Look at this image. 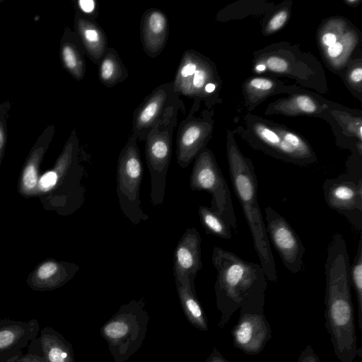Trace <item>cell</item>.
<instances>
[{
  "label": "cell",
  "mask_w": 362,
  "mask_h": 362,
  "mask_svg": "<svg viewBox=\"0 0 362 362\" xmlns=\"http://www.w3.org/2000/svg\"><path fill=\"white\" fill-rule=\"evenodd\" d=\"M265 228L270 243L278 252L285 267L297 274L303 267L305 252L301 240L286 219L271 206L264 209Z\"/></svg>",
  "instance_id": "5bb4252c"
},
{
  "label": "cell",
  "mask_w": 362,
  "mask_h": 362,
  "mask_svg": "<svg viewBox=\"0 0 362 362\" xmlns=\"http://www.w3.org/2000/svg\"><path fill=\"white\" fill-rule=\"evenodd\" d=\"M280 86H284L269 78L252 77L246 80L243 93L248 108L255 107L269 95L278 93Z\"/></svg>",
  "instance_id": "484cf974"
},
{
  "label": "cell",
  "mask_w": 362,
  "mask_h": 362,
  "mask_svg": "<svg viewBox=\"0 0 362 362\" xmlns=\"http://www.w3.org/2000/svg\"><path fill=\"white\" fill-rule=\"evenodd\" d=\"M137 138L132 134L121 150L117 166V194L122 212L134 225L148 219L141 208L140 187L143 177Z\"/></svg>",
  "instance_id": "52a82bcc"
},
{
  "label": "cell",
  "mask_w": 362,
  "mask_h": 362,
  "mask_svg": "<svg viewBox=\"0 0 362 362\" xmlns=\"http://www.w3.org/2000/svg\"><path fill=\"white\" fill-rule=\"evenodd\" d=\"M198 214L202 226L209 235L229 240L232 237L229 225L210 207L200 206Z\"/></svg>",
  "instance_id": "83f0119b"
},
{
  "label": "cell",
  "mask_w": 362,
  "mask_h": 362,
  "mask_svg": "<svg viewBox=\"0 0 362 362\" xmlns=\"http://www.w3.org/2000/svg\"><path fill=\"white\" fill-rule=\"evenodd\" d=\"M250 129L251 133L245 137L248 144L272 157L303 167L317 161L309 144L284 127L260 118L255 119Z\"/></svg>",
  "instance_id": "5b68a950"
},
{
  "label": "cell",
  "mask_w": 362,
  "mask_h": 362,
  "mask_svg": "<svg viewBox=\"0 0 362 362\" xmlns=\"http://www.w3.org/2000/svg\"><path fill=\"white\" fill-rule=\"evenodd\" d=\"M180 95L174 90L172 81L162 83L148 94L136 108L132 117V134L145 141L149 132L156 127L174 107L185 106Z\"/></svg>",
  "instance_id": "4fadbf2b"
},
{
  "label": "cell",
  "mask_w": 362,
  "mask_h": 362,
  "mask_svg": "<svg viewBox=\"0 0 362 362\" xmlns=\"http://www.w3.org/2000/svg\"><path fill=\"white\" fill-rule=\"evenodd\" d=\"M138 302L124 305L102 328V334L107 341L115 356L128 357L139 346L143 339L146 321L145 313Z\"/></svg>",
  "instance_id": "30bf717a"
},
{
  "label": "cell",
  "mask_w": 362,
  "mask_h": 362,
  "mask_svg": "<svg viewBox=\"0 0 362 362\" xmlns=\"http://www.w3.org/2000/svg\"><path fill=\"white\" fill-rule=\"evenodd\" d=\"M169 21L165 13L156 8L146 9L140 21V38L144 52L158 57L165 48L168 36Z\"/></svg>",
  "instance_id": "ac0fdd59"
},
{
  "label": "cell",
  "mask_w": 362,
  "mask_h": 362,
  "mask_svg": "<svg viewBox=\"0 0 362 362\" xmlns=\"http://www.w3.org/2000/svg\"><path fill=\"white\" fill-rule=\"evenodd\" d=\"M174 90L180 95L194 99L200 104L204 101L207 107L211 106L205 92L211 83H219V78L214 63L196 50H186L172 81Z\"/></svg>",
  "instance_id": "9c48e42d"
},
{
  "label": "cell",
  "mask_w": 362,
  "mask_h": 362,
  "mask_svg": "<svg viewBox=\"0 0 362 362\" xmlns=\"http://www.w3.org/2000/svg\"><path fill=\"white\" fill-rule=\"evenodd\" d=\"M75 27L85 54L92 62L98 64L109 47L105 32L95 18L81 11L76 14Z\"/></svg>",
  "instance_id": "d6986e66"
},
{
  "label": "cell",
  "mask_w": 362,
  "mask_h": 362,
  "mask_svg": "<svg viewBox=\"0 0 362 362\" xmlns=\"http://www.w3.org/2000/svg\"><path fill=\"white\" fill-rule=\"evenodd\" d=\"M226 153L233 192L249 227L259 265L267 279L276 283L278 276L275 261L257 201L258 182L255 167L251 160L241 153L233 134L229 132L227 134Z\"/></svg>",
  "instance_id": "3957f363"
},
{
  "label": "cell",
  "mask_w": 362,
  "mask_h": 362,
  "mask_svg": "<svg viewBox=\"0 0 362 362\" xmlns=\"http://www.w3.org/2000/svg\"><path fill=\"white\" fill-rule=\"evenodd\" d=\"M350 279L357 303L358 326L362 329V240L358 244L356 254L351 266H350Z\"/></svg>",
  "instance_id": "f1b7e54d"
},
{
  "label": "cell",
  "mask_w": 362,
  "mask_h": 362,
  "mask_svg": "<svg viewBox=\"0 0 362 362\" xmlns=\"http://www.w3.org/2000/svg\"><path fill=\"white\" fill-rule=\"evenodd\" d=\"M78 154V140L74 132L53 169L40 179L38 198L45 210L65 216L83 204L86 189L82 180L85 170Z\"/></svg>",
  "instance_id": "277c9868"
},
{
  "label": "cell",
  "mask_w": 362,
  "mask_h": 362,
  "mask_svg": "<svg viewBox=\"0 0 362 362\" xmlns=\"http://www.w3.org/2000/svg\"><path fill=\"white\" fill-rule=\"evenodd\" d=\"M297 362H322L318 356L314 351L310 345L306 347L300 353Z\"/></svg>",
  "instance_id": "1f68e13d"
},
{
  "label": "cell",
  "mask_w": 362,
  "mask_h": 362,
  "mask_svg": "<svg viewBox=\"0 0 362 362\" xmlns=\"http://www.w3.org/2000/svg\"><path fill=\"white\" fill-rule=\"evenodd\" d=\"M199 110L192 105L187 117L179 124L176 136L177 163L182 168H187L206 148L214 127L211 112L204 110L199 117Z\"/></svg>",
  "instance_id": "9a60e30c"
},
{
  "label": "cell",
  "mask_w": 362,
  "mask_h": 362,
  "mask_svg": "<svg viewBox=\"0 0 362 362\" xmlns=\"http://www.w3.org/2000/svg\"><path fill=\"white\" fill-rule=\"evenodd\" d=\"M65 40L61 48L62 62L69 73L81 81L86 71L83 48L77 35L70 33Z\"/></svg>",
  "instance_id": "d4e9b609"
},
{
  "label": "cell",
  "mask_w": 362,
  "mask_h": 362,
  "mask_svg": "<svg viewBox=\"0 0 362 362\" xmlns=\"http://www.w3.org/2000/svg\"><path fill=\"white\" fill-rule=\"evenodd\" d=\"M48 143L37 144L30 152L19 176L17 190L25 198L38 197L40 165Z\"/></svg>",
  "instance_id": "ffe728a7"
},
{
  "label": "cell",
  "mask_w": 362,
  "mask_h": 362,
  "mask_svg": "<svg viewBox=\"0 0 362 362\" xmlns=\"http://www.w3.org/2000/svg\"><path fill=\"white\" fill-rule=\"evenodd\" d=\"M265 301L240 308V316L231 330L233 346L250 356L262 352L272 336V328L264 314Z\"/></svg>",
  "instance_id": "7c38bea8"
},
{
  "label": "cell",
  "mask_w": 362,
  "mask_h": 362,
  "mask_svg": "<svg viewBox=\"0 0 362 362\" xmlns=\"http://www.w3.org/2000/svg\"><path fill=\"white\" fill-rule=\"evenodd\" d=\"M179 112L185 113V106L173 107L144 141L146 164L151 176L150 198L153 206H159L163 202L172 158L173 135Z\"/></svg>",
  "instance_id": "8992f818"
},
{
  "label": "cell",
  "mask_w": 362,
  "mask_h": 362,
  "mask_svg": "<svg viewBox=\"0 0 362 362\" xmlns=\"http://www.w3.org/2000/svg\"><path fill=\"white\" fill-rule=\"evenodd\" d=\"M323 105L313 96L306 94H295L281 98L268 107L271 114L286 115H314L320 113Z\"/></svg>",
  "instance_id": "603a6c76"
},
{
  "label": "cell",
  "mask_w": 362,
  "mask_h": 362,
  "mask_svg": "<svg viewBox=\"0 0 362 362\" xmlns=\"http://www.w3.org/2000/svg\"><path fill=\"white\" fill-rule=\"evenodd\" d=\"M27 362H37V361H27Z\"/></svg>",
  "instance_id": "e575fe53"
},
{
  "label": "cell",
  "mask_w": 362,
  "mask_h": 362,
  "mask_svg": "<svg viewBox=\"0 0 362 362\" xmlns=\"http://www.w3.org/2000/svg\"><path fill=\"white\" fill-rule=\"evenodd\" d=\"M288 13L287 8H282L276 12L271 18L266 26V34H272L281 28L288 18Z\"/></svg>",
  "instance_id": "f546056e"
},
{
  "label": "cell",
  "mask_w": 362,
  "mask_h": 362,
  "mask_svg": "<svg viewBox=\"0 0 362 362\" xmlns=\"http://www.w3.org/2000/svg\"><path fill=\"white\" fill-rule=\"evenodd\" d=\"M327 205L341 214L356 230H362V179L343 173L322 185Z\"/></svg>",
  "instance_id": "8fae6325"
},
{
  "label": "cell",
  "mask_w": 362,
  "mask_h": 362,
  "mask_svg": "<svg viewBox=\"0 0 362 362\" xmlns=\"http://www.w3.org/2000/svg\"><path fill=\"white\" fill-rule=\"evenodd\" d=\"M40 343L46 362H74L69 347L55 334L42 332Z\"/></svg>",
  "instance_id": "4316f807"
},
{
  "label": "cell",
  "mask_w": 362,
  "mask_h": 362,
  "mask_svg": "<svg viewBox=\"0 0 362 362\" xmlns=\"http://www.w3.org/2000/svg\"><path fill=\"white\" fill-rule=\"evenodd\" d=\"M197 275L191 274L185 284L175 281L178 297L189 321L197 328L206 331L207 321L196 296L194 280Z\"/></svg>",
  "instance_id": "44dd1931"
},
{
  "label": "cell",
  "mask_w": 362,
  "mask_h": 362,
  "mask_svg": "<svg viewBox=\"0 0 362 362\" xmlns=\"http://www.w3.org/2000/svg\"><path fill=\"white\" fill-rule=\"evenodd\" d=\"M201 236L194 228L185 231L173 254V275L175 281L185 284L191 274L197 275L203 267L201 257Z\"/></svg>",
  "instance_id": "2e32d148"
},
{
  "label": "cell",
  "mask_w": 362,
  "mask_h": 362,
  "mask_svg": "<svg viewBox=\"0 0 362 362\" xmlns=\"http://www.w3.org/2000/svg\"><path fill=\"white\" fill-rule=\"evenodd\" d=\"M350 266L346 240L341 234L335 233L327 246L325 266V317L339 362H354L357 356L362 357L357 344Z\"/></svg>",
  "instance_id": "6da1fadb"
},
{
  "label": "cell",
  "mask_w": 362,
  "mask_h": 362,
  "mask_svg": "<svg viewBox=\"0 0 362 362\" xmlns=\"http://www.w3.org/2000/svg\"><path fill=\"white\" fill-rule=\"evenodd\" d=\"M78 5L80 8V11L86 15H90L93 16V13L96 8L95 1L93 0H79L78 1ZM94 18V17H93Z\"/></svg>",
  "instance_id": "d6a6232c"
},
{
  "label": "cell",
  "mask_w": 362,
  "mask_h": 362,
  "mask_svg": "<svg viewBox=\"0 0 362 362\" xmlns=\"http://www.w3.org/2000/svg\"><path fill=\"white\" fill-rule=\"evenodd\" d=\"M346 79L350 85L361 90L362 81V66L361 63L354 65L348 70Z\"/></svg>",
  "instance_id": "4dcf8cb0"
},
{
  "label": "cell",
  "mask_w": 362,
  "mask_h": 362,
  "mask_svg": "<svg viewBox=\"0 0 362 362\" xmlns=\"http://www.w3.org/2000/svg\"><path fill=\"white\" fill-rule=\"evenodd\" d=\"M79 269L78 264L48 258L29 274L27 284L34 291H52L69 281Z\"/></svg>",
  "instance_id": "e0dca14e"
},
{
  "label": "cell",
  "mask_w": 362,
  "mask_h": 362,
  "mask_svg": "<svg viewBox=\"0 0 362 362\" xmlns=\"http://www.w3.org/2000/svg\"><path fill=\"white\" fill-rule=\"evenodd\" d=\"M128 76V70L117 50L108 47L98 63L99 81L105 87L112 88L123 82Z\"/></svg>",
  "instance_id": "cb8c5ba5"
},
{
  "label": "cell",
  "mask_w": 362,
  "mask_h": 362,
  "mask_svg": "<svg viewBox=\"0 0 362 362\" xmlns=\"http://www.w3.org/2000/svg\"><path fill=\"white\" fill-rule=\"evenodd\" d=\"M189 177L193 191H206L211 195V209L237 232L238 221L230 192L213 152L206 148L194 160Z\"/></svg>",
  "instance_id": "ba28073f"
},
{
  "label": "cell",
  "mask_w": 362,
  "mask_h": 362,
  "mask_svg": "<svg viewBox=\"0 0 362 362\" xmlns=\"http://www.w3.org/2000/svg\"><path fill=\"white\" fill-rule=\"evenodd\" d=\"M211 260L217 276L214 285L216 306L223 328L242 305L265 300L267 279L260 265L215 247Z\"/></svg>",
  "instance_id": "7a4b0ae2"
},
{
  "label": "cell",
  "mask_w": 362,
  "mask_h": 362,
  "mask_svg": "<svg viewBox=\"0 0 362 362\" xmlns=\"http://www.w3.org/2000/svg\"><path fill=\"white\" fill-rule=\"evenodd\" d=\"M206 362H230L226 360L222 354L217 350V349L214 348L213 351L211 353Z\"/></svg>",
  "instance_id": "836d02e7"
},
{
  "label": "cell",
  "mask_w": 362,
  "mask_h": 362,
  "mask_svg": "<svg viewBox=\"0 0 362 362\" xmlns=\"http://www.w3.org/2000/svg\"><path fill=\"white\" fill-rule=\"evenodd\" d=\"M37 322L1 321L0 322V354L16 349L36 334Z\"/></svg>",
  "instance_id": "7402d4cb"
}]
</instances>
